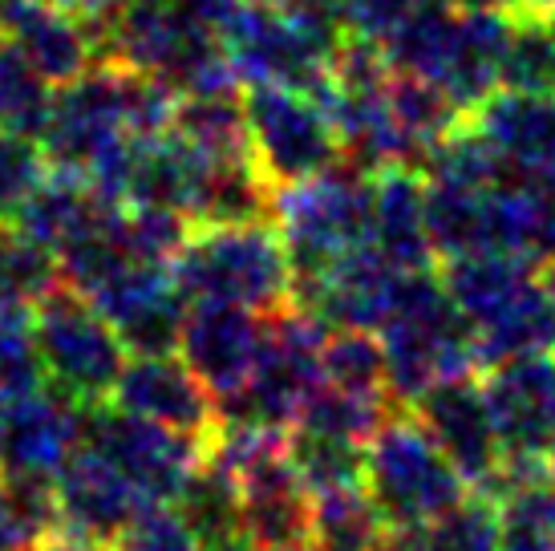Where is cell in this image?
I'll use <instances>...</instances> for the list:
<instances>
[{"label":"cell","mask_w":555,"mask_h":551,"mask_svg":"<svg viewBox=\"0 0 555 551\" xmlns=\"http://www.w3.org/2000/svg\"><path fill=\"white\" fill-rule=\"evenodd\" d=\"M511 13H459V29L442 62L434 86L450 93V102L466 118L475 114L491 93L503 90V62H507Z\"/></svg>","instance_id":"44dd1931"},{"label":"cell","mask_w":555,"mask_h":551,"mask_svg":"<svg viewBox=\"0 0 555 551\" xmlns=\"http://www.w3.org/2000/svg\"><path fill=\"white\" fill-rule=\"evenodd\" d=\"M540 284H543V300H547V312H552V341H555V260H547L540 268Z\"/></svg>","instance_id":"ab89813d"},{"label":"cell","mask_w":555,"mask_h":551,"mask_svg":"<svg viewBox=\"0 0 555 551\" xmlns=\"http://www.w3.org/2000/svg\"><path fill=\"white\" fill-rule=\"evenodd\" d=\"M49 163L41 138L0 126V223L16 219V212L29 203V195L49 179Z\"/></svg>","instance_id":"f546056e"},{"label":"cell","mask_w":555,"mask_h":551,"mask_svg":"<svg viewBox=\"0 0 555 551\" xmlns=\"http://www.w3.org/2000/svg\"><path fill=\"white\" fill-rule=\"evenodd\" d=\"M57 4L69 9V13L86 16V21H93V25H102V21H109L122 4H130V0H57Z\"/></svg>","instance_id":"8d00e7d4"},{"label":"cell","mask_w":555,"mask_h":551,"mask_svg":"<svg viewBox=\"0 0 555 551\" xmlns=\"http://www.w3.org/2000/svg\"><path fill=\"white\" fill-rule=\"evenodd\" d=\"M170 130L179 138H186L195 151L211 154V158H244V154H251L240 86L235 90L179 93Z\"/></svg>","instance_id":"7402d4cb"},{"label":"cell","mask_w":555,"mask_h":551,"mask_svg":"<svg viewBox=\"0 0 555 551\" xmlns=\"http://www.w3.org/2000/svg\"><path fill=\"white\" fill-rule=\"evenodd\" d=\"M276 551H317V543H293V548H276Z\"/></svg>","instance_id":"7bdbcfd3"},{"label":"cell","mask_w":555,"mask_h":551,"mask_svg":"<svg viewBox=\"0 0 555 551\" xmlns=\"http://www.w3.org/2000/svg\"><path fill=\"white\" fill-rule=\"evenodd\" d=\"M260 349L263 312H251L244 305H219V300H199L186 312L179 357L195 369V377L211 389L216 401H228L244 389Z\"/></svg>","instance_id":"9a60e30c"},{"label":"cell","mask_w":555,"mask_h":551,"mask_svg":"<svg viewBox=\"0 0 555 551\" xmlns=\"http://www.w3.org/2000/svg\"><path fill=\"white\" fill-rule=\"evenodd\" d=\"M454 9H466V13H515L524 0H450Z\"/></svg>","instance_id":"f35d334b"},{"label":"cell","mask_w":555,"mask_h":551,"mask_svg":"<svg viewBox=\"0 0 555 551\" xmlns=\"http://www.w3.org/2000/svg\"><path fill=\"white\" fill-rule=\"evenodd\" d=\"M86 443V401L46 385L29 398L4 406V475H41L57 478L65 462Z\"/></svg>","instance_id":"e0dca14e"},{"label":"cell","mask_w":555,"mask_h":551,"mask_svg":"<svg viewBox=\"0 0 555 551\" xmlns=\"http://www.w3.org/2000/svg\"><path fill=\"white\" fill-rule=\"evenodd\" d=\"M288 454L312 495L365 483V443L324 434V430L293 426L288 430Z\"/></svg>","instance_id":"484cf974"},{"label":"cell","mask_w":555,"mask_h":551,"mask_svg":"<svg viewBox=\"0 0 555 551\" xmlns=\"http://www.w3.org/2000/svg\"><path fill=\"white\" fill-rule=\"evenodd\" d=\"M256 4H293V0H256Z\"/></svg>","instance_id":"f6af8a7d"},{"label":"cell","mask_w":555,"mask_h":551,"mask_svg":"<svg viewBox=\"0 0 555 551\" xmlns=\"http://www.w3.org/2000/svg\"><path fill=\"white\" fill-rule=\"evenodd\" d=\"M33 312L37 308L0 312V406H13L49 385L46 361L33 337Z\"/></svg>","instance_id":"f1b7e54d"},{"label":"cell","mask_w":555,"mask_h":551,"mask_svg":"<svg viewBox=\"0 0 555 551\" xmlns=\"http://www.w3.org/2000/svg\"><path fill=\"white\" fill-rule=\"evenodd\" d=\"M442 284L475 329H487L540 292V264L519 252H466L442 260Z\"/></svg>","instance_id":"d6986e66"},{"label":"cell","mask_w":555,"mask_h":551,"mask_svg":"<svg viewBox=\"0 0 555 551\" xmlns=\"http://www.w3.org/2000/svg\"><path fill=\"white\" fill-rule=\"evenodd\" d=\"M98 312L106 317L130 353H179L183 321L191 300L183 296L170 264H130L90 292Z\"/></svg>","instance_id":"9c48e42d"},{"label":"cell","mask_w":555,"mask_h":551,"mask_svg":"<svg viewBox=\"0 0 555 551\" xmlns=\"http://www.w3.org/2000/svg\"><path fill=\"white\" fill-rule=\"evenodd\" d=\"M109 401L203 443L219 430V401L179 353H130Z\"/></svg>","instance_id":"7c38bea8"},{"label":"cell","mask_w":555,"mask_h":551,"mask_svg":"<svg viewBox=\"0 0 555 551\" xmlns=\"http://www.w3.org/2000/svg\"><path fill=\"white\" fill-rule=\"evenodd\" d=\"M25 551H102V548H93V543H86V539L78 536H69V531H49V536H41L37 543H29Z\"/></svg>","instance_id":"74e56055"},{"label":"cell","mask_w":555,"mask_h":551,"mask_svg":"<svg viewBox=\"0 0 555 551\" xmlns=\"http://www.w3.org/2000/svg\"><path fill=\"white\" fill-rule=\"evenodd\" d=\"M370 244L401 268H434L430 240V195H426V170L393 163L373 170L370 191Z\"/></svg>","instance_id":"ac0fdd59"},{"label":"cell","mask_w":555,"mask_h":551,"mask_svg":"<svg viewBox=\"0 0 555 551\" xmlns=\"http://www.w3.org/2000/svg\"><path fill=\"white\" fill-rule=\"evenodd\" d=\"M377 337L386 345L389 394L405 410L438 382L478 369L475 324L450 300L447 284L434 268L405 276V289L386 324L377 329Z\"/></svg>","instance_id":"7a4b0ae2"},{"label":"cell","mask_w":555,"mask_h":551,"mask_svg":"<svg viewBox=\"0 0 555 551\" xmlns=\"http://www.w3.org/2000/svg\"><path fill=\"white\" fill-rule=\"evenodd\" d=\"M244 114L251 158L272 187L312 179L345 158L337 123L317 93L296 86H247Z\"/></svg>","instance_id":"52a82bcc"},{"label":"cell","mask_w":555,"mask_h":551,"mask_svg":"<svg viewBox=\"0 0 555 551\" xmlns=\"http://www.w3.org/2000/svg\"><path fill=\"white\" fill-rule=\"evenodd\" d=\"M33 337L46 361L49 385L86 406L109 401L130 349L86 292L62 280L33 312Z\"/></svg>","instance_id":"8992f818"},{"label":"cell","mask_w":555,"mask_h":551,"mask_svg":"<svg viewBox=\"0 0 555 551\" xmlns=\"http://www.w3.org/2000/svg\"><path fill=\"white\" fill-rule=\"evenodd\" d=\"M324 382L370 398H393L382 337L373 329H333L324 341Z\"/></svg>","instance_id":"4316f807"},{"label":"cell","mask_w":555,"mask_h":551,"mask_svg":"<svg viewBox=\"0 0 555 551\" xmlns=\"http://www.w3.org/2000/svg\"><path fill=\"white\" fill-rule=\"evenodd\" d=\"M410 268L382 256L373 244L353 247L328 272L296 284V305L317 312L328 329H382L398 305Z\"/></svg>","instance_id":"4fadbf2b"},{"label":"cell","mask_w":555,"mask_h":551,"mask_svg":"<svg viewBox=\"0 0 555 551\" xmlns=\"http://www.w3.org/2000/svg\"><path fill=\"white\" fill-rule=\"evenodd\" d=\"M0 41L57 90L102 62V25L62 9L57 0H0Z\"/></svg>","instance_id":"5bb4252c"},{"label":"cell","mask_w":555,"mask_h":551,"mask_svg":"<svg viewBox=\"0 0 555 551\" xmlns=\"http://www.w3.org/2000/svg\"><path fill=\"white\" fill-rule=\"evenodd\" d=\"M499 507V551H555V478L507 490Z\"/></svg>","instance_id":"83f0119b"},{"label":"cell","mask_w":555,"mask_h":551,"mask_svg":"<svg viewBox=\"0 0 555 551\" xmlns=\"http://www.w3.org/2000/svg\"><path fill=\"white\" fill-rule=\"evenodd\" d=\"M410 410L417 413L422 426L430 430V438L442 446V454L459 466V475L470 487H491L494 475H499V462H503V443H499L491 406L482 394V377L463 373V377L438 382Z\"/></svg>","instance_id":"8fae6325"},{"label":"cell","mask_w":555,"mask_h":551,"mask_svg":"<svg viewBox=\"0 0 555 551\" xmlns=\"http://www.w3.org/2000/svg\"><path fill=\"white\" fill-rule=\"evenodd\" d=\"M199 551H263V548H260V539L240 523V527H228V531H219V536L199 539Z\"/></svg>","instance_id":"d590c367"},{"label":"cell","mask_w":555,"mask_h":551,"mask_svg":"<svg viewBox=\"0 0 555 551\" xmlns=\"http://www.w3.org/2000/svg\"><path fill=\"white\" fill-rule=\"evenodd\" d=\"M503 454L555 450V353H531L482 373Z\"/></svg>","instance_id":"2e32d148"},{"label":"cell","mask_w":555,"mask_h":551,"mask_svg":"<svg viewBox=\"0 0 555 551\" xmlns=\"http://www.w3.org/2000/svg\"><path fill=\"white\" fill-rule=\"evenodd\" d=\"M328 324L305 305H284L263 317V349L240 394L219 401V422L293 430L300 410L324 382Z\"/></svg>","instance_id":"277c9868"},{"label":"cell","mask_w":555,"mask_h":551,"mask_svg":"<svg viewBox=\"0 0 555 551\" xmlns=\"http://www.w3.org/2000/svg\"><path fill=\"white\" fill-rule=\"evenodd\" d=\"M426 551H499V507L487 495H466L447 515L426 523Z\"/></svg>","instance_id":"4dcf8cb0"},{"label":"cell","mask_w":555,"mask_h":551,"mask_svg":"<svg viewBox=\"0 0 555 551\" xmlns=\"http://www.w3.org/2000/svg\"><path fill=\"white\" fill-rule=\"evenodd\" d=\"M62 284L57 252L33 240L9 219L0 223V312L9 308H37L49 292Z\"/></svg>","instance_id":"cb8c5ba5"},{"label":"cell","mask_w":555,"mask_h":551,"mask_svg":"<svg viewBox=\"0 0 555 551\" xmlns=\"http://www.w3.org/2000/svg\"><path fill=\"white\" fill-rule=\"evenodd\" d=\"M552 459H555V450H552Z\"/></svg>","instance_id":"bcb514c9"},{"label":"cell","mask_w":555,"mask_h":551,"mask_svg":"<svg viewBox=\"0 0 555 551\" xmlns=\"http://www.w3.org/2000/svg\"><path fill=\"white\" fill-rule=\"evenodd\" d=\"M519 187V219H524V256L543 268L555 260V170L515 175Z\"/></svg>","instance_id":"1f68e13d"},{"label":"cell","mask_w":555,"mask_h":551,"mask_svg":"<svg viewBox=\"0 0 555 551\" xmlns=\"http://www.w3.org/2000/svg\"><path fill=\"white\" fill-rule=\"evenodd\" d=\"M37 539L41 536L33 531V523L21 515V507L13 503V495L0 483V551H25Z\"/></svg>","instance_id":"e575fe53"},{"label":"cell","mask_w":555,"mask_h":551,"mask_svg":"<svg viewBox=\"0 0 555 551\" xmlns=\"http://www.w3.org/2000/svg\"><path fill=\"white\" fill-rule=\"evenodd\" d=\"M470 483L442 454L414 410L389 413L365 446V490L382 507L389 527H426L470 495Z\"/></svg>","instance_id":"5b68a950"},{"label":"cell","mask_w":555,"mask_h":551,"mask_svg":"<svg viewBox=\"0 0 555 551\" xmlns=\"http://www.w3.org/2000/svg\"><path fill=\"white\" fill-rule=\"evenodd\" d=\"M4 98H9V46L0 41V126H4Z\"/></svg>","instance_id":"60d3db41"},{"label":"cell","mask_w":555,"mask_h":551,"mask_svg":"<svg viewBox=\"0 0 555 551\" xmlns=\"http://www.w3.org/2000/svg\"><path fill=\"white\" fill-rule=\"evenodd\" d=\"M370 191L373 170L349 158L272 191V223L293 256L296 284H309L353 247L370 244Z\"/></svg>","instance_id":"3957f363"},{"label":"cell","mask_w":555,"mask_h":551,"mask_svg":"<svg viewBox=\"0 0 555 551\" xmlns=\"http://www.w3.org/2000/svg\"><path fill=\"white\" fill-rule=\"evenodd\" d=\"M170 272L191 305L219 300L251 312H276L296 300V268L276 223H191Z\"/></svg>","instance_id":"6da1fadb"},{"label":"cell","mask_w":555,"mask_h":551,"mask_svg":"<svg viewBox=\"0 0 555 551\" xmlns=\"http://www.w3.org/2000/svg\"><path fill=\"white\" fill-rule=\"evenodd\" d=\"M503 90L555 93V13L519 4L511 13Z\"/></svg>","instance_id":"d4e9b609"},{"label":"cell","mask_w":555,"mask_h":551,"mask_svg":"<svg viewBox=\"0 0 555 551\" xmlns=\"http://www.w3.org/2000/svg\"><path fill=\"white\" fill-rule=\"evenodd\" d=\"M389 520L373 503L365 483L312 495V543L317 551H377Z\"/></svg>","instance_id":"603a6c76"},{"label":"cell","mask_w":555,"mask_h":551,"mask_svg":"<svg viewBox=\"0 0 555 551\" xmlns=\"http://www.w3.org/2000/svg\"><path fill=\"white\" fill-rule=\"evenodd\" d=\"M0 450H4V406H0Z\"/></svg>","instance_id":"ee69618b"},{"label":"cell","mask_w":555,"mask_h":551,"mask_svg":"<svg viewBox=\"0 0 555 551\" xmlns=\"http://www.w3.org/2000/svg\"><path fill=\"white\" fill-rule=\"evenodd\" d=\"M106 551H199L195 531L179 520L175 507H151L126 536H118Z\"/></svg>","instance_id":"d6a6232c"},{"label":"cell","mask_w":555,"mask_h":551,"mask_svg":"<svg viewBox=\"0 0 555 551\" xmlns=\"http://www.w3.org/2000/svg\"><path fill=\"white\" fill-rule=\"evenodd\" d=\"M57 520L62 531L86 539L106 551L118 536H126L134 523L151 511L142 490L102 459L90 443L78 446V454L57 471Z\"/></svg>","instance_id":"30bf717a"},{"label":"cell","mask_w":555,"mask_h":551,"mask_svg":"<svg viewBox=\"0 0 555 551\" xmlns=\"http://www.w3.org/2000/svg\"><path fill=\"white\" fill-rule=\"evenodd\" d=\"M511 175L555 170V93L499 90L470 114Z\"/></svg>","instance_id":"ffe728a7"},{"label":"cell","mask_w":555,"mask_h":551,"mask_svg":"<svg viewBox=\"0 0 555 551\" xmlns=\"http://www.w3.org/2000/svg\"><path fill=\"white\" fill-rule=\"evenodd\" d=\"M531 9H543V13H555V0H524Z\"/></svg>","instance_id":"b9f144b4"},{"label":"cell","mask_w":555,"mask_h":551,"mask_svg":"<svg viewBox=\"0 0 555 551\" xmlns=\"http://www.w3.org/2000/svg\"><path fill=\"white\" fill-rule=\"evenodd\" d=\"M414 4L417 0H340V16L349 37L386 46V37L414 13Z\"/></svg>","instance_id":"836d02e7"},{"label":"cell","mask_w":555,"mask_h":551,"mask_svg":"<svg viewBox=\"0 0 555 551\" xmlns=\"http://www.w3.org/2000/svg\"><path fill=\"white\" fill-rule=\"evenodd\" d=\"M86 443L122 471L151 507H175L183 483L203 462L207 443L130 413L114 401L86 406Z\"/></svg>","instance_id":"ba28073f"}]
</instances>
